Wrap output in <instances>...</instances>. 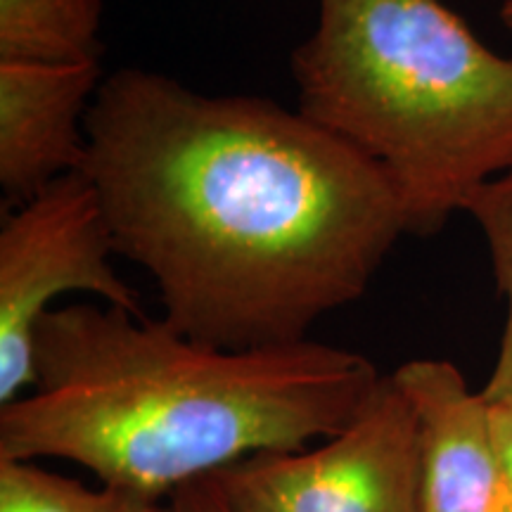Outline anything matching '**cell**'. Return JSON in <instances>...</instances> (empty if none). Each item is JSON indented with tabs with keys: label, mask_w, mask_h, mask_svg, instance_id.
I'll list each match as a JSON object with an SVG mask.
<instances>
[{
	"label": "cell",
	"mask_w": 512,
	"mask_h": 512,
	"mask_svg": "<svg viewBox=\"0 0 512 512\" xmlns=\"http://www.w3.org/2000/svg\"><path fill=\"white\" fill-rule=\"evenodd\" d=\"M81 171L164 320L221 349L309 339L406 233L382 171L299 110L150 69L100 83Z\"/></svg>",
	"instance_id": "6da1fadb"
},
{
	"label": "cell",
	"mask_w": 512,
	"mask_h": 512,
	"mask_svg": "<svg viewBox=\"0 0 512 512\" xmlns=\"http://www.w3.org/2000/svg\"><path fill=\"white\" fill-rule=\"evenodd\" d=\"M382 373L332 344L221 349L117 306L50 309L34 382L0 406V460H69L162 503L256 453L337 437Z\"/></svg>",
	"instance_id": "7a4b0ae2"
},
{
	"label": "cell",
	"mask_w": 512,
	"mask_h": 512,
	"mask_svg": "<svg viewBox=\"0 0 512 512\" xmlns=\"http://www.w3.org/2000/svg\"><path fill=\"white\" fill-rule=\"evenodd\" d=\"M292 76L299 112L382 171L406 233L434 235L512 169V57L441 0H318Z\"/></svg>",
	"instance_id": "3957f363"
},
{
	"label": "cell",
	"mask_w": 512,
	"mask_h": 512,
	"mask_svg": "<svg viewBox=\"0 0 512 512\" xmlns=\"http://www.w3.org/2000/svg\"><path fill=\"white\" fill-rule=\"evenodd\" d=\"M117 254L98 190L83 171L57 178L5 214L0 228V406L34 382L36 328L50 302L88 292L145 316L114 271Z\"/></svg>",
	"instance_id": "277c9868"
},
{
	"label": "cell",
	"mask_w": 512,
	"mask_h": 512,
	"mask_svg": "<svg viewBox=\"0 0 512 512\" xmlns=\"http://www.w3.org/2000/svg\"><path fill=\"white\" fill-rule=\"evenodd\" d=\"M233 512H418V418L392 375L320 446L266 451L223 467Z\"/></svg>",
	"instance_id": "5b68a950"
},
{
	"label": "cell",
	"mask_w": 512,
	"mask_h": 512,
	"mask_svg": "<svg viewBox=\"0 0 512 512\" xmlns=\"http://www.w3.org/2000/svg\"><path fill=\"white\" fill-rule=\"evenodd\" d=\"M392 377L418 418V512H512V477L482 392L441 358H415Z\"/></svg>",
	"instance_id": "8992f818"
},
{
	"label": "cell",
	"mask_w": 512,
	"mask_h": 512,
	"mask_svg": "<svg viewBox=\"0 0 512 512\" xmlns=\"http://www.w3.org/2000/svg\"><path fill=\"white\" fill-rule=\"evenodd\" d=\"M102 64L0 62V188L5 207L29 202L86 162V117Z\"/></svg>",
	"instance_id": "52a82bcc"
},
{
	"label": "cell",
	"mask_w": 512,
	"mask_h": 512,
	"mask_svg": "<svg viewBox=\"0 0 512 512\" xmlns=\"http://www.w3.org/2000/svg\"><path fill=\"white\" fill-rule=\"evenodd\" d=\"M102 0H0V62L100 64Z\"/></svg>",
	"instance_id": "ba28073f"
},
{
	"label": "cell",
	"mask_w": 512,
	"mask_h": 512,
	"mask_svg": "<svg viewBox=\"0 0 512 512\" xmlns=\"http://www.w3.org/2000/svg\"><path fill=\"white\" fill-rule=\"evenodd\" d=\"M166 505L128 491L88 489L34 460H0V512H164Z\"/></svg>",
	"instance_id": "9c48e42d"
},
{
	"label": "cell",
	"mask_w": 512,
	"mask_h": 512,
	"mask_svg": "<svg viewBox=\"0 0 512 512\" xmlns=\"http://www.w3.org/2000/svg\"><path fill=\"white\" fill-rule=\"evenodd\" d=\"M465 211L482 228L498 290L508 299L501 349L482 396L489 403H512V169L472 192Z\"/></svg>",
	"instance_id": "30bf717a"
},
{
	"label": "cell",
	"mask_w": 512,
	"mask_h": 512,
	"mask_svg": "<svg viewBox=\"0 0 512 512\" xmlns=\"http://www.w3.org/2000/svg\"><path fill=\"white\" fill-rule=\"evenodd\" d=\"M166 508H169V512H233L228 508L221 489L216 486L214 477L181 486V489L169 498V505H166Z\"/></svg>",
	"instance_id": "8fae6325"
},
{
	"label": "cell",
	"mask_w": 512,
	"mask_h": 512,
	"mask_svg": "<svg viewBox=\"0 0 512 512\" xmlns=\"http://www.w3.org/2000/svg\"><path fill=\"white\" fill-rule=\"evenodd\" d=\"M491 406V425H494L496 444L501 448V456L505 460L512 477V403H489Z\"/></svg>",
	"instance_id": "7c38bea8"
},
{
	"label": "cell",
	"mask_w": 512,
	"mask_h": 512,
	"mask_svg": "<svg viewBox=\"0 0 512 512\" xmlns=\"http://www.w3.org/2000/svg\"><path fill=\"white\" fill-rule=\"evenodd\" d=\"M501 19L505 22V27L512 31V0H505L503 10H501Z\"/></svg>",
	"instance_id": "4fadbf2b"
},
{
	"label": "cell",
	"mask_w": 512,
	"mask_h": 512,
	"mask_svg": "<svg viewBox=\"0 0 512 512\" xmlns=\"http://www.w3.org/2000/svg\"><path fill=\"white\" fill-rule=\"evenodd\" d=\"M164 512H169V508H164Z\"/></svg>",
	"instance_id": "5bb4252c"
}]
</instances>
